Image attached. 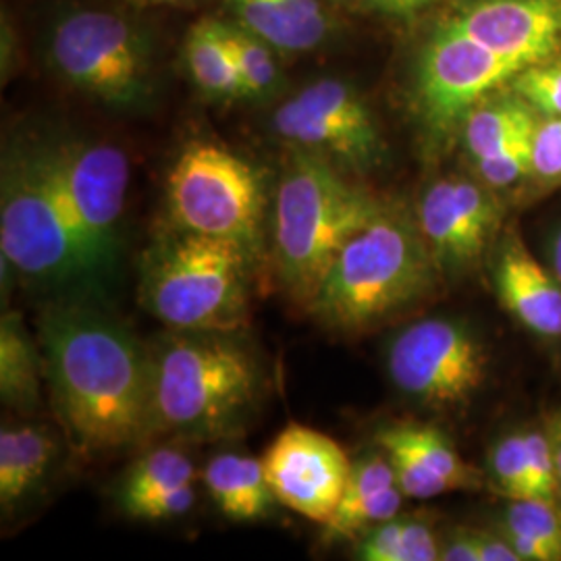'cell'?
Returning <instances> with one entry per match:
<instances>
[{
    "mask_svg": "<svg viewBox=\"0 0 561 561\" xmlns=\"http://www.w3.org/2000/svg\"><path fill=\"white\" fill-rule=\"evenodd\" d=\"M41 350L55 412L78 449H117L150 433V356L121 322L83 304L53 306Z\"/></svg>",
    "mask_w": 561,
    "mask_h": 561,
    "instance_id": "1",
    "label": "cell"
},
{
    "mask_svg": "<svg viewBox=\"0 0 561 561\" xmlns=\"http://www.w3.org/2000/svg\"><path fill=\"white\" fill-rule=\"evenodd\" d=\"M442 277L416 217L382 204L341 248L308 308L327 327L364 331L421 304Z\"/></svg>",
    "mask_w": 561,
    "mask_h": 561,
    "instance_id": "2",
    "label": "cell"
},
{
    "mask_svg": "<svg viewBox=\"0 0 561 561\" xmlns=\"http://www.w3.org/2000/svg\"><path fill=\"white\" fill-rule=\"evenodd\" d=\"M0 248L11 266L32 279L67 283L99 277L62 180L55 141L21 144L4 154Z\"/></svg>",
    "mask_w": 561,
    "mask_h": 561,
    "instance_id": "3",
    "label": "cell"
},
{
    "mask_svg": "<svg viewBox=\"0 0 561 561\" xmlns=\"http://www.w3.org/2000/svg\"><path fill=\"white\" fill-rule=\"evenodd\" d=\"M381 206L333 162L291 148L275 202V259L294 298L310 301L341 248Z\"/></svg>",
    "mask_w": 561,
    "mask_h": 561,
    "instance_id": "4",
    "label": "cell"
},
{
    "mask_svg": "<svg viewBox=\"0 0 561 561\" xmlns=\"http://www.w3.org/2000/svg\"><path fill=\"white\" fill-rule=\"evenodd\" d=\"M150 356V431L227 433L254 405L259 366L229 331H185Z\"/></svg>",
    "mask_w": 561,
    "mask_h": 561,
    "instance_id": "5",
    "label": "cell"
},
{
    "mask_svg": "<svg viewBox=\"0 0 561 561\" xmlns=\"http://www.w3.org/2000/svg\"><path fill=\"white\" fill-rule=\"evenodd\" d=\"M252 259L240 241L178 229L146 254L140 304L178 331H233L245 317Z\"/></svg>",
    "mask_w": 561,
    "mask_h": 561,
    "instance_id": "6",
    "label": "cell"
},
{
    "mask_svg": "<svg viewBox=\"0 0 561 561\" xmlns=\"http://www.w3.org/2000/svg\"><path fill=\"white\" fill-rule=\"evenodd\" d=\"M46 55L60 80L115 108H136L152 94V48L119 13L73 9L53 23Z\"/></svg>",
    "mask_w": 561,
    "mask_h": 561,
    "instance_id": "7",
    "label": "cell"
},
{
    "mask_svg": "<svg viewBox=\"0 0 561 561\" xmlns=\"http://www.w3.org/2000/svg\"><path fill=\"white\" fill-rule=\"evenodd\" d=\"M167 204L178 229L240 241L256 254L264 181L231 148L210 140L185 144L167 178Z\"/></svg>",
    "mask_w": 561,
    "mask_h": 561,
    "instance_id": "8",
    "label": "cell"
},
{
    "mask_svg": "<svg viewBox=\"0 0 561 561\" xmlns=\"http://www.w3.org/2000/svg\"><path fill=\"white\" fill-rule=\"evenodd\" d=\"M533 65L472 41L439 20L419 48L412 73V108L428 141L442 146L460 131L466 113L486 94L510 85Z\"/></svg>",
    "mask_w": 561,
    "mask_h": 561,
    "instance_id": "9",
    "label": "cell"
},
{
    "mask_svg": "<svg viewBox=\"0 0 561 561\" xmlns=\"http://www.w3.org/2000/svg\"><path fill=\"white\" fill-rule=\"evenodd\" d=\"M387 370L405 398L439 412L460 410L486 382L489 352L468 322L431 317L389 343Z\"/></svg>",
    "mask_w": 561,
    "mask_h": 561,
    "instance_id": "10",
    "label": "cell"
},
{
    "mask_svg": "<svg viewBox=\"0 0 561 561\" xmlns=\"http://www.w3.org/2000/svg\"><path fill=\"white\" fill-rule=\"evenodd\" d=\"M273 129L291 148L350 173H370L387 159L379 121L360 92L337 78L304 85L273 113Z\"/></svg>",
    "mask_w": 561,
    "mask_h": 561,
    "instance_id": "11",
    "label": "cell"
},
{
    "mask_svg": "<svg viewBox=\"0 0 561 561\" xmlns=\"http://www.w3.org/2000/svg\"><path fill=\"white\" fill-rule=\"evenodd\" d=\"M502 194L477 178L447 175L433 181L416 206V222L442 275L472 271L503 233Z\"/></svg>",
    "mask_w": 561,
    "mask_h": 561,
    "instance_id": "12",
    "label": "cell"
},
{
    "mask_svg": "<svg viewBox=\"0 0 561 561\" xmlns=\"http://www.w3.org/2000/svg\"><path fill=\"white\" fill-rule=\"evenodd\" d=\"M262 466L275 500L319 524L335 512L352 472L340 443L304 424L285 426L264 451Z\"/></svg>",
    "mask_w": 561,
    "mask_h": 561,
    "instance_id": "13",
    "label": "cell"
},
{
    "mask_svg": "<svg viewBox=\"0 0 561 561\" xmlns=\"http://www.w3.org/2000/svg\"><path fill=\"white\" fill-rule=\"evenodd\" d=\"M62 180L99 275L117 252V231L129 187V159L106 141H55Z\"/></svg>",
    "mask_w": 561,
    "mask_h": 561,
    "instance_id": "14",
    "label": "cell"
},
{
    "mask_svg": "<svg viewBox=\"0 0 561 561\" xmlns=\"http://www.w3.org/2000/svg\"><path fill=\"white\" fill-rule=\"evenodd\" d=\"M442 20L510 57L561 55V0H456Z\"/></svg>",
    "mask_w": 561,
    "mask_h": 561,
    "instance_id": "15",
    "label": "cell"
},
{
    "mask_svg": "<svg viewBox=\"0 0 561 561\" xmlns=\"http://www.w3.org/2000/svg\"><path fill=\"white\" fill-rule=\"evenodd\" d=\"M405 497L433 500L454 491L481 489L482 474L463 460L456 445L428 424H391L377 433Z\"/></svg>",
    "mask_w": 561,
    "mask_h": 561,
    "instance_id": "16",
    "label": "cell"
},
{
    "mask_svg": "<svg viewBox=\"0 0 561 561\" xmlns=\"http://www.w3.org/2000/svg\"><path fill=\"white\" fill-rule=\"evenodd\" d=\"M493 287L503 310L530 333L561 340V283L522 240L505 227L493 248Z\"/></svg>",
    "mask_w": 561,
    "mask_h": 561,
    "instance_id": "17",
    "label": "cell"
},
{
    "mask_svg": "<svg viewBox=\"0 0 561 561\" xmlns=\"http://www.w3.org/2000/svg\"><path fill=\"white\" fill-rule=\"evenodd\" d=\"M233 23L279 55H304L331 41L335 21L322 0H222Z\"/></svg>",
    "mask_w": 561,
    "mask_h": 561,
    "instance_id": "18",
    "label": "cell"
},
{
    "mask_svg": "<svg viewBox=\"0 0 561 561\" xmlns=\"http://www.w3.org/2000/svg\"><path fill=\"white\" fill-rule=\"evenodd\" d=\"M539 119L537 111L510 85L486 94L461 121L458 138L466 159L472 164L516 146L533 136Z\"/></svg>",
    "mask_w": 561,
    "mask_h": 561,
    "instance_id": "19",
    "label": "cell"
},
{
    "mask_svg": "<svg viewBox=\"0 0 561 561\" xmlns=\"http://www.w3.org/2000/svg\"><path fill=\"white\" fill-rule=\"evenodd\" d=\"M202 479L213 502L229 520H261L271 512L273 502H277L266 481L262 460L248 456H217L206 463Z\"/></svg>",
    "mask_w": 561,
    "mask_h": 561,
    "instance_id": "20",
    "label": "cell"
},
{
    "mask_svg": "<svg viewBox=\"0 0 561 561\" xmlns=\"http://www.w3.org/2000/svg\"><path fill=\"white\" fill-rule=\"evenodd\" d=\"M57 458V442L44 426L21 424L0 431V503L11 510L41 484Z\"/></svg>",
    "mask_w": 561,
    "mask_h": 561,
    "instance_id": "21",
    "label": "cell"
},
{
    "mask_svg": "<svg viewBox=\"0 0 561 561\" xmlns=\"http://www.w3.org/2000/svg\"><path fill=\"white\" fill-rule=\"evenodd\" d=\"M183 62L204 96L215 101H245L222 21L201 20L190 27L183 42Z\"/></svg>",
    "mask_w": 561,
    "mask_h": 561,
    "instance_id": "22",
    "label": "cell"
},
{
    "mask_svg": "<svg viewBox=\"0 0 561 561\" xmlns=\"http://www.w3.org/2000/svg\"><path fill=\"white\" fill-rule=\"evenodd\" d=\"M42 364L36 343L27 335L20 314L9 312L0 322V396L21 414H32L42 396Z\"/></svg>",
    "mask_w": 561,
    "mask_h": 561,
    "instance_id": "23",
    "label": "cell"
},
{
    "mask_svg": "<svg viewBox=\"0 0 561 561\" xmlns=\"http://www.w3.org/2000/svg\"><path fill=\"white\" fill-rule=\"evenodd\" d=\"M222 30L240 71L245 101H266L277 96L283 88V73L277 62L279 53L268 42L233 21H222Z\"/></svg>",
    "mask_w": 561,
    "mask_h": 561,
    "instance_id": "24",
    "label": "cell"
},
{
    "mask_svg": "<svg viewBox=\"0 0 561 561\" xmlns=\"http://www.w3.org/2000/svg\"><path fill=\"white\" fill-rule=\"evenodd\" d=\"M194 477L196 468L183 451L175 447H159L129 468L121 484V505L127 510L162 491L194 482Z\"/></svg>",
    "mask_w": 561,
    "mask_h": 561,
    "instance_id": "25",
    "label": "cell"
},
{
    "mask_svg": "<svg viewBox=\"0 0 561 561\" xmlns=\"http://www.w3.org/2000/svg\"><path fill=\"white\" fill-rule=\"evenodd\" d=\"M403 497L398 484L364 497H343L331 518L322 524V542L358 539L368 528L396 518Z\"/></svg>",
    "mask_w": 561,
    "mask_h": 561,
    "instance_id": "26",
    "label": "cell"
},
{
    "mask_svg": "<svg viewBox=\"0 0 561 561\" xmlns=\"http://www.w3.org/2000/svg\"><path fill=\"white\" fill-rule=\"evenodd\" d=\"M507 503L500 518L503 535H524L561 553V510L556 500L530 497Z\"/></svg>",
    "mask_w": 561,
    "mask_h": 561,
    "instance_id": "27",
    "label": "cell"
},
{
    "mask_svg": "<svg viewBox=\"0 0 561 561\" xmlns=\"http://www.w3.org/2000/svg\"><path fill=\"white\" fill-rule=\"evenodd\" d=\"M489 474L493 479V489L507 502L533 497L524 431L510 433L495 443L489 454Z\"/></svg>",
    "mask_w": 561,
    "mask_h": 561,
    "instance_id": "28",
    "label": "cell"
},
{
    "mask_svg": "<svg viewBox=\"0 0 561 561\" xmlns=\"http://www.w3.org/2000/svg\"><path fill=\"white\" fill-rule=\"evenodd\" d=\"M510 88L520 94L539 117H561V55L528 65L510 81Z\"/></svg>",
    "mask_w": 561,
    "mask_h": 561,
    "instance_id": "29",
    "label": "cell"
},
{
    "mask_svg": "<svg viewBox=\"0 0 561 561\" xmlns=\"http://www.w3.org/2000/svg\"><path fill=\"white\" fill-rule=\"evenodd\" d=\"M530 157H533V136L518 141L516 146L493 154L489 159L472 162V173L477 180L489 185L495 192L514 190L530 178Z\"/></svg>",
    "mask_w": 561,
    "mask_h": 561,
    "instance_id": "30",
    "label": "cell"
},
{
    "mask_svg": "<svg viewBox=\"0 0 561 561\" xmlns=\"http://www.w3.org/2000/svg\"><path fill=\"white\" fill-rule=\"evenodd\" d=\"M528 183L539 190L561 187V117H541L537 123Z\"/></svg>",
    "mask_w": 561,
    "mask_h": 561,
    "instance_id": "31",
    "label": "cell"
},
{
    "mask_svg": "<svg viewBox=\"0 0 561 561\" xmlns=\"http://www.w3.org/2000/svg\"><path fill=\"white\" fill-rule=\"evenodd\" d=\"M526 443V461L533 497L539 500H558V468L553 458V445L549 431H524Z\"/></svg>",
    "mask_w": 561,
    "mask_h": 561,
    "instance_id": "32",
    "label": "cell"
},
{
    "mask_svg": "<svg viewBox=\"0 0 561 561\" xmlns=\"http://www.w3.org/2000/svg\"><path fill=\"white\" fill-rule=\"evenodd\" d=\"M196 502V491H194V482L173 486L169 491H162L154 497L141 500V502L127 507L125 512L131 518L146 522L169 520V518H178L183 516L187 510H192V505Z\"/></svg>",
    "mask_w": 561,
    "mask_h": 561,
    "instance_id": "33",
    "label": "cell"
},
{
    "mask_svg": "<svg viewBox=\"0 0 561 561\" xmlns=\"http://www.w3.org/2000/svg\"><path fill=\"white\" fill-rule=\"evenodd\" d=\"M482 530L456 528L442 541V561H481Z\"/></svg>",
    "mask_w": 561,
    "mask_h": 561,
    "instance_id": "34",
    "label": "cell"
},
{
    "mask_svg": "<svg viewBox=\"0 0 561 561\" xmlns=\"http://www.w3.org/2000/svg\"><path fill=\"white\" fill-rule=\"evenodd\" d=\"M370 11L396 20H410L426 11L437 0H362Z\"/></svg>",
    "mask_w": 561,
    "mask_h": 561,
    "instance_id": "35",
    "label": "cell"
},
{
    "mask_svg": "<svg viewBox=\"0 0 561 561\" xmlns=\"http://www.w3.org/2000/svg\"><path fill=\"white\" fill-rule=\"evenodd\" d=\"M547 261L549 268L561 283V225H558L549 238V248H547Z\"/></svg>",
    "mask_w": 561,
    "mask_h": 561,
    "instance_id": "36",
    "label": "cell"
},
{
    "mask_svg": "<svg viewBox=\"0 0 561 561\" xmlns=\"http://www.w3.org/2000/svg\"><path fill=\"white\" fill-rule=\"evenodd\" d=\"M549 437H551L553 458H556V468H558V500L561 502V414L556 421L551 422Z\"/></svg>",
    "mask_w": 561,
    "mask_h": 561,
    "instance_id": "37",
    "label": "cell"
},
{
    "mask_svg": "<svg viewBox=\"0 0 561 561\" xmlns=\"http://www.w3.org/2000/svg\"><path fill=\"white\" fill-rule=\"evenodd\" d=\"M138 7H180L192 0H131Z\"/></svg>",
    "mask_w": 561,
    "mask_h": 561,
    "instance_id": "38",
    "label": "cell"
},
{
    "mask_svg": "<svg viewBox=\"0 0 561 561\" xmlns=\"http://www.w3.org/2000/svg\"><path fill=\"white\" fill-rule=\"evenodd\" d=\"M331 2H347V0H331Z\"/></svg>",
    "mask_w": 561,
    "mask_h": 561,
    "instance_id": "39",
    "label": "cell"
}]
</instances>
